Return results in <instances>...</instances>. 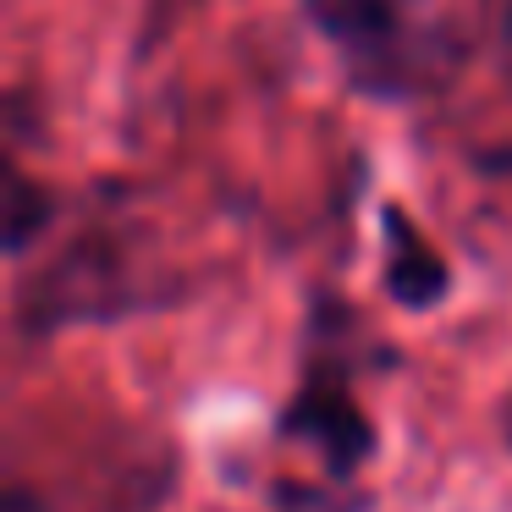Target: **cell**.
I'll use <instances>...</instances> for the list:
<instances>
[{"label":"cell","mask_w":512,"mask_h":512,"mask_svg":"<svg viewBox=\"0 0 512 512\" xmlns=\"http://www.w3.org/2000/svg\"><path fill=\"white\" fill-rule=\"evenodd\" d=\"M353 94L430 100L496 39V0H303Z\"/></svg>","instance_id":"1"},{"label":"cell","mask_w":512,"mask_h":512,"mask_svg":"<svg viewBox=\"0 0 512 512\" xmlns=\"http://www.w3.org/2000/svg\"><path fill=\"white\" fill-rule=\"evenodd\" d=\"M281 430H287V435H303L309 446H320V457L331 463V474H353V468L369 457V446H375L369 419L358 413V402L347 397L342 386H309V391H303V397L287 408Z\"/></svg>","instance_id":"2"},{"label":"cell","mask_w":512,"mask_h":512,"mask_svg":"<svg viewBox=\"0 0 512 512\" xmlns=\"http://www.w3.org/2000/svg\"><path fill=\"white\" fill-rule=\"evenodd\" d=\"M386 237H391V259H386V292L402 309H430L446 298V259L413 232V221L402 210H386Z\"/></svg>","instance_id":"3"},{"label":"cell","mask_w":512,"mask_h":512,"mask_svg":"<svg viewBox=\"0 0 512 512\" xmlns=\"http://www.w3.org/2000/svg\"><path fill=\"white\" fill-rule=\"evenodd\" d=\"M6 193H12V199H6V221H12L6 226V243H12V254H23V248L34 243V232L50 221V193L34 188L28 177H17V171H12V182H6Z\"/></svg>","instance_id":"4"},{"label":"cell","mask_w":512,"mask_h":512,"mask_svg":"<svg viewBox=\"0 0 512 512\" xmlns=\"http://www.w3.org/2000/svg\"><path fill=\"white\" fill-rule=\"evenodd\" d=\"M496 61H501V72L512 78V0H496Z\"/></svg>","instance_id":"5"}]
</instances>
